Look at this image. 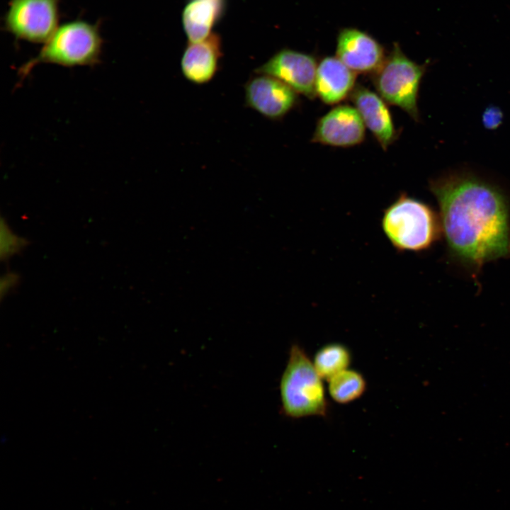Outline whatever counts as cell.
I'll use <instances>...</instances> for the list:
<instances>
[{"mask_svg":"<svg viewBox=\"0 0 510 510\" xmlns=\"http://www.w3.org/2000/svg\"><path fill=\"white\" fill-rule=\"evenodd\" d=\"M440 208L451 254L480 267L510 255V209L497 186L475 176L453 174L429 183Z\"/></svg>","mask_w":510,"mask_h":510,"instance_id":"6da1fadb","label":"cell"},{"mask_svg":"<svg viewBox=\"0 0 510 510\" xmlns=\"http://www.w3.org/2000/svg\"><path fill=\"white\" fill-rule=\"evenodd\" d=\"M101 21L91 23L81 19L59 26L39 52L18 71L21 79L42 63L67 67L94 66L101 61L103 40Z\"/></svg>","mask_w":510,"mask_h":510,"instance_id":"7a4b0ae2","label":"cell"},{"mask_svg":"<svg viewBox=\"0 0 510 510\" xmlns=\"http://www.w3.org/2000/svg\"><path fill=\"white\" fill-rule=\"evenodd\" d=\"M279 391L281 411L287 417L324 416L327 413L322 378L305 350L296 344L290 346Z\"/></svg>","mask_w":510,"mask_h":510,"instance_id":"3957f363","label":"cell"},{"mask_svg":"<svg viewBox=\"0 0 510 510\" xmlns=\"http://www.w3.org/2000/svg\"><path fill=\"white\" fill-rule=\"evenodd\" d=\"M382 227L391 244L402 251L429 249L441 231L438 219L431 207L405 193H401L385 210Z\"/></svg>","mask_w":510,"mask_h":510,"instance_id":"277c9868","label":"cell"},{"mask_svg":"<svg viewBox=\"0 0 510 510\" xmlns=\"http://www.w3.org/2000/svg\"><path fill=\"white\" fill-rule=\"evenodd\" d=\"M427 63L409 59L395 42L380 67L371 75L377 93L390 105L399 107L419 121L418 95Z\"/></svg>","mask_w":510,"mask_h":510,"instance_id":"5b68a950","label":"cell"},{"mask_svg":"<svg viewBox=\"0 0 510 510\" xmlns=\"http://www.w3.org/2000/svg\"><path fill=\"white\" fill-rule=\"evenodd\" d=\"M61 0H9L4 29L16 40L45 43L59 27Z\"/></svg>","mask_w":510,"mask_h":510,"instance_id":"8992f818","label":"cell"},{"mask_svg":"<svg viewBox=\"0 0 510 510\" xmlns=\"http://www.w3.org/2000/svg\"><path fill=\"white\" fill-rule=\"evenodd\" d=\"M317 62L312 55L283 48L255 69L254 72L277 78L298 94L313 99L317 96Z\"/></svg>","mask_w":510,"mask_h":510,"instance_id":"52a82bcc","label":"cell"},{"mask_svg":"<svg viewBox=\"0 0 510 510\" xmlns=\"http://www.w3.org/2000/svg\"><path fill=\"white\" fill-rule=\"evenodd\" d=\"M298 93L273 76L256 74L244 84L245 105L271 120L283 118L298 103Z\"/></svg>","mask_w":510,"mask_h":510,"instance_id":"ba28073f","label":"cell"},{"mask_svg":"<svg viewBox=\"0 0 510 510\" xmlns=\"http://www.w3.org/2000/svg\"><path fill=\"white\" fill-rule=\"evenodd\" d=\"M366 137V125L355 107L339 105L321 117L312 142L336 147L358 145Z\"/></svg>","mask_w":510,"mask_h":510,"instance_id":"9c48e42d","label":"cell"},{"mask_svg":"<svg viewBox=\"0 0 510 510\" xmlns=\"http://www.w3.org/2000/svg\"><path fill=\"white\" fill-rule=\"evenodd\" d=\"M336 57L354 72L371 74L386 57L382 46L373 37L355 28L339 30Z\"/></svg>","mask_w":510,"mask_h":510,"instance_id":"30bf717a","label":"cell"},{"mask_svg":"<svg viewBox=\"0 0 510 510\" xmlns=\"http://www.w3.org/2000/svg\"><path fill=\"white\" fill-rule=\"evenodd\" d=\"M350 98L366 127L382 149L386 151L397 137V132L387 103L378 93L361 84L356 85Z\"/></svg>","mask_w":510,"mask_h":510,"instance_id":"8fae6325","label":"cell"},{"mask_svg":"<svg viewBox=\"0 0 510 510\" xmlns=\"http://www.w3.org/2000/svg\"><path fill=\"white\" fill-rule=\"evenodd\" d=\"M222 57V38L213 32L203 40L188 42L181 60V73L194 84H208L219 71Z\"/></svg>","mask_w":510,"mask_h":510,"instance_id":"7c38bea8","label":"cell"},{"mask_svg":"<svg viewBox=\"0 0 510 510\" xmlns=\"http://www.w3.org/2000/svg\"><path fill=\"white\" fill-rule=\"evenodd\" d=\"M356 73L336 57H324L317 64L316 96L328 105H334L350 96L356 86Z\"/></svg>","mask_w":510,"mask_h":510,"instance_id":"4fadbf2b","label":"cell"},{"mask_svg":"<svg viewBox=\"0 0 510 510\" xmlns=\"http://www.w3.org/2000/svg\"><path fill=\"white\" fill-rule=\"evenodd\" d=\"M227 0H186L182 26L188 42L207 38L224 16Z\"/></svg>","mask_w":510,"mask_h":510,"instance_id":"5bb4252c","label":"cell"},{"mask_svg":"<svg viewBox=\"0 0 510 510\" xmlns=\"http://www.w3.org/2000/svg\"><path fill=\"white\" fill-rule=\"evenodd\" d=\"M351 362L349 349L339 343H331L322 346L314 354L312 361L318 375L327 380L348 368Z\"/></svg>","mask_w":510,"mask_h":510,"instance_id":"9a60e30c","label":"cell"},{"mask_svg":"<svg viewBox=\"0 0 510 510\" xmlns=\"http://www.w3.org/2000/svg\"><path fill=\"white\" fill-rule=\"evenodd\" d=\"M328 382L331 398L342 404L356 400L366 389V382L362 374L348 368L335 375Z\"/></svg>","mask_w":510,"mask_h":510,"instance_id":"2e32d148","label":"cell"},{"mask_svg":"<svg viewBox=\"0 0 510 510\" xmlns=\"http://www.w3.org/2000/svg\"><path fill=\"white\" fill-rule=\"evenodd\" d=\"M28 244L26 239L16 234L9 227L7 222L1 220L0 255L1 260H6L18 254Z\"/></svg>","mask_w":510,"mask_h":510,"instance_id":"e0dca14e","label":"cell"},{"mask_svg":"<svg viewBox=\"0 0 510 510\" xmlns=\"http://www.w3.org/2000/svg\"><path fill=\"white\" fill-rule=\"evenodd\" d=\"M503 113L499 108L491 106L482 114V123L488 130L497 129L502 123Z\"/></svg>","mask_w":510,"mask_h":510,"instance_id":"ac0fdd59","label":"cell"},{"mask_svg":"<svg viewBox=\"0 0 510 510\" xmlns=\"http://www.w3.org/2000/svg\"><path fill=\"white\" fill-rule=\"evenodd\" d=\"M18 276L14 273H7L1 279V295L3 298L17 285Z\"/></svg>","mask_w":510,"mask_h":510,"instance_id":"d6986e66","label":"cell"}]
</instances>
